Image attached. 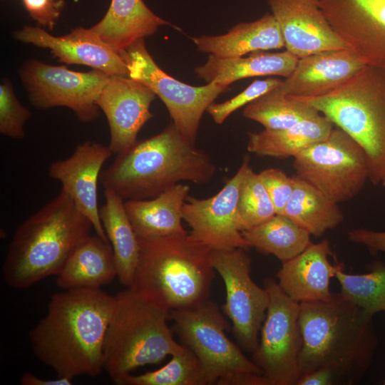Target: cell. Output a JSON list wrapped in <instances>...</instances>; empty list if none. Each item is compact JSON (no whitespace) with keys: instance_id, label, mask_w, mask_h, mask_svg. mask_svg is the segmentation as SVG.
I'll use <instances>...</instances> for the list:
<instances>
[{"instance_id":"cell-1","label":"cell","mask_w":385,"mask_h":385,"mask_svg":"<svg viewBox=\"0 0 385 385\" xmlns=\"http://www.w3.org/2000/svg\"><path fill=\"white\" fill-rule=\"evenodd\" d=\"M115 296L101 289H62L29 332L34 355L56 376L95 377L103 370V345Z\"/></svg>"},{"instance_id":"cell-2","label":"cell","mask_w":385,"mask_h":385,"mask_svg":"<svg viewBox=\"0 0 385 385\" xmlns=\"http://www.w3.org/2000/svg\"><path fill=\"white\" fill-rule=\"evenodd\" d=\"M299 322L303 340L299 376L330 367L343 384L360 381L378 346L373 316L339 293L329 301L299 303Z\"/></svg>"},{"instance_id":"cell-3","label":"cell","mask_w":385,"mask_h":385,"mask_svg":"<svg viewBox=\"0 0 385 385\" xmlns=\"http://www.w3.org/2000/svg\"><path fill=\"white\" fill-rule=\"evenodd\" d=\"M215 172L209 155L189 142L172 123L158 134L137 140L117 154L101 171L99 181L124 201L145 200L183 181L207 183Z\"/></svg>"},{"instance_id":"cell-4","label":"cell","mask_w":385,"mask_h":385,"mask_svg":"<svg viewBox=\"0 0 385 385\" xmlns=\"http://www.w3.org/2000/svg\"><path fill=\"white\" fill-rule=\"evenodd\" d=\"M138 241V262L130 288L139 297L170 312L210 299L215 270L209 247L188 232Z\"/></svg>"},{"instance_id":"cell-5","label":"cell","mask_w":385,"mask_h":385,"mask_svg":"<svg viewBox=\"0 0 385 385\" xmlns=\"http://www.w3.org/2000/svg\"><path fill=\"white\" fill-rule=\"evenodd\" d=\"M92 228L90 220L61 189L16 230L2 265L4 282L23 289L57 275Z\"/></svg>"},{"instance_id":"cell-6","label":"cell","mask_w":385,"mask_h":385,"mask_svg":"<svg viewBox=\"0 0 385 385\" xmlns=\"http://www.w3.org/2000/svg\"><path fill=\"white\" fill-rule=\"evenodd\" d=\"M169 319L170 312L142 299L130 287L115 296L103 345V370L113 382L183 347L174 339Z\"/></svg>"},{"instance_id":"cell-7","label":"cell","mask_w":385,"mask_h":385,"mask_svg":"<svg viewBox=\"0 0 385 385\" xmlns=\"http://www.w3.org/2000/svg\"><path fill=\"white\" fill-rule=\"evenodd\" d=\"M294 97L351 137L366 153L369 179L381 183L385 173V70L365 66L326 95Z\"/></svg>"},{"instance_id":"cell-8","label":"cell","mask_w":385,"mask_h":385,"mask_svg":"<svg viewBox=\"0 0 385 385\" xmlns=\"http://www.w3.org/2000/svg\"><path fill=\"white\" fill-rule=\"evenodd\" d=\"M170 317L182 344L200 361L208 385H223L227 379L242 372L264 375L228 338L227 322L215 302L207 299L191 309L172 311Z\"/></svg>"},{"instance_id":"cell-9","label":"cell","mask_w":385,"mask_h":385,"mask_svg":"<svg viewBox=\"0 0 385 385\" xmlns=\"http://www.w3.org/2000/svg\"><path fill=\"white\" fill-rule=\"evenodd\" d=\"M296 175L339 203L357 195L369 179L362 148L340 128L294 157Z\"/></svg>"},{"instance_id":"cell-10","label":"cell","mask_w":385,"mask_h":385,"mask_svg":"<svg viewBox=\"0 0 385 385\" xmlns=\"http://www.w3.org/2000/svg\"><path fill=\"white\" fill-rule=\"evenodd\" d=\"M128 76L148 87L166 106L173 123L190 143L195 142L200 120L205 111L229 86L208 83L193 86L167 74L148 51L144 39L133 43L120 53Z\"/></svg>"},{"instance_id":"cell-11","label":"cell","mask_w":385,"mask_h":385,"mask_svg":"<svg viewBox=\"0 0 385 385\" xmlns=\"http://www.w3.org/2000/svg\"><path fill=\"white\" fill-rule=\"evenodd\" d=\"M264 287L270 302L253 361L270 385H297L303 344L299 303L289 298L273 279H266Z\"/></svg>"},{"instance_id":"cell-12","label":"cell","mask_w":385,"mask_h":385,"mask_svg":"<svg viewBox=\"0 0 385 385\" xmlns=\"http://www.w3.org/2000/svg\"><path fill=\"white\" fill-rule=\"evenodd\" d=\"M19 72L29 101L35 108L67 107L83 123L98 117L97 102L109 78L107 73L96 69L74 71L36 59L26 61Z\"/></svg>"},{"instance_id":"cell-13","label":"cell","mask_w":385,"mask_h":385,"mask_svg":"<svg viewBox=\"0 0 385 385\" xmlns=\"http://www.w3.org/2000/svg\"><path fill=\"white\" fill-rule=\"evenodd\" d=\"M243 248L211 250L210 259L226 290L224 314L232 322V332L242 349L252 354L270 302L267 289L251 277V259Z\"/></svg>"},{"instance_id":"cell-14","label":"cell","mask_w":385,"mask_h":385,"mask_svg":"<svg viewBox=\"0 0 385 385\" xmlns=\"http://www.w3.org/2000/svg\"><path fill=\"white\" fill-rule=\"evenodd\" d=\"M250 166L246 155L236 173L217 194L202 199L187 197L183 220L191 228L190 234L211 250L250 247L242 235L237 215L240 185Z\"/></svg>"},{"instance_id":"cell-15","label":"cell","mask_w":385,"mask_h":385,"mask_svg":"<svg viewBox=\"0 0 385 385\" xmlns=\"http://www.w3.org/2000/svg\"><path fill=\"white\" fill-rule=\"evenodd\" d=\"M320 6L349 49L385 70V0H320Z\"/></svg>"},{"instance_id":"cell-16","label":"cell","mask_w":385,"mask_h":385,"mask_svg":"<svg viewBox=\"0 0 385 385\" xmlns=\"http://www.w3.org/2000/svg\"><path fill=\"white\" fill-rule=\"evenodd\" d=\"M156 95L141 82L124 76H110L98 99L108 122L113 154L137 142L138 133L153 115L150 111Z\"/></svg>"},{"instance_id":"cell-17","label":"cell","mask_w":385,"mask_h":385,"mask_svg":"<svg viewBox=\"0 0 385 385\" xmlns=\"http://www.w3.org/2000/svg\"><path fill=\"white\" fill-rule=\"evenodd\" d=\"M112 154L108 146L86 140L78 144L71 156L52 162L48 168V176L61 183V189L106 242L109 240L99 215L97 187L101 168Z\"/></svg>"},{"instance_id":"cell-18","label":"cell","mask_w":385,"mask_h":385,"mask_svg":"<svg viewBox=\"0 0 385 385\" xmlns=\"http://www.w3.org/2000/svg\"><path fill=\"white\" fill-rule=\"evenodd\" d=\"M280 28L286 51L298 58L348 48L335 32L320 0H267Z\"/></svg>"},{"instance_id":"cell-19","label":"cell","mask_w":385,"mask_h":385,"mask_svg":"<svg viewBox=\"0 0 385 385\" xmlns=\"http://www.w3.org/2000/svg\"><path fill=\"white\" fill-rule=\"evenodd\" d=\"M13 37L23 43L49 49L60 62L87 66L109 76H128L120 54L90 29L78 27L66 35L56 36L40 26H24L14 31Z\"/></svg>"},{"instance_id":"cell-20","label":"cell","mask_w":385,"mask_h":385,"mask_svg":"<svg viewBox=\"0 0 385 385\" xmlns=\"http://www.w3.org/2000/svg\"><path fill=\"white\" fill-rule=\"evenodd\" d=\"M366 65L350 49L324 51L299 58L279 88L288 95L311 97L338 88Z\"/></svg>"},{"instance_id":"cell-21","label":"cell","mask_w":385,"mask_h":385,"mask_svg":"<svg viewBox=\"0 0 385 385\" xmlns=\"http://www.w3.org/2000/svg\"><path fill=\"white\" fill-rule=\"evenodd\" d=\"M332 250L327 240L311 243L294 258L282 262L277 274L278 284L292 300L310 302L332 300L330 281L342 265L329 260Z\"/></svg>"},{"instance_id":"cell-22","label":"cell","mask_w":385,"mask_h":385,"mask_svg":"<svg viewBox=\"0 0 385 385\" xmlns=\"http://www.w3.org/2000/svg\"><path fill=\"white\" fill-rule=\"evenodd\" d=\"M189 185L178 183L158 196L124 201L128 216L138 238L150 239L185 233L183 208Z\"/></svg>"},{"instance_id":"cell-23","label":"cell","mask_w":385,"mask_h":385,"mask_svg":"<svg viewBox=\"0 0 385 385\" xmlns=\"http://www.w3.org/2000/svg\"><path fill=\"white\" fill-rule=\"evenodd\" d=\"M56 283L61 289H101L117 277L112 246L98 235H90L71 252Z\"/></svg>"},{"instance_id":"cell-24","label":"cell","mask_w":385,"mask_h":385,"mask_svg":"<svg viewBox=\"0 0 385 385\" xmlns=\"http://www.w3.org/2000/svg\"><path fill=\"white\" fill-rule=\"evenodd\" d=\"M167 25L172 26L155 14L143 0H111L104 17L90 29L120 53Z\"/></svg>"},{"instance_id":"cell-25","label":"cell","mask_w":385,"mask_h":385,"mask_svg":"<svg viewBox=\"0 0 385 385\" xmlns=\"http://www.w3.org/2000/svg\"><path fill=\"white\" fill-rule=\"evenodd\" d=\"M191 39L199 51L220 57L244 56L284 47L280 28L272 13H266L253 21L236 24L222 35Z\"/></svg>"},{"instance_id":"cell-26","label":"cell","mask_w":385,"mask_h":385,"mask_svg":"<svg viewBox=\"0 0 385 385\" xmlns=\"http://www.w3.org/2000/svg\"><path fill=\"white\" fill-rule=\"evenodd\" d=\"M298 58L287 51H263L239 57H220L209 54L206 63L195 68L196 75L207 83L229 86L236 81L256 76H278L287 78L295 68Z\"/></svg>"},{"instance_id":"cell-27","label":"cell","mask_w":385,"mask_h":385,"mask_svg":"<svg viewBox=\"0 0 385 385\" xmlns=\"http://www.w3.org/2000/svg\"><path fill=\"white\" fill-rule=\"evenodd\" d=\"M334 128V124L318 113L294 125L278 130L264 129L248 133L247 148L260 156L276 158L294 157L311 145L325 139Z\"/></svg>"},{"instance_id":"cell-28","label":"cell","mask_w":385,"mask_h":385,"mask_svg":"<svg viewBox=\"0 0 385 385\" xmlns=\"http://www.w3.org/2000/svg\"><path fill=\"white\" fill-rule=\"evenodd\" d=\"M105 202L100 218L111 243L117 277L125 287L132 285L139 257V241L124 205V200L111 190L104 189Z\"/></svg>"},{"instance_id":"cell-29","label":"cell","mask_w":385,"mask_h":385,"mask_svg":"<svg viewBox=\"0 0 385 385\" xmlns=\"http://www.w3.org/2000/svg\"><path fill=\"white\" fill-rule=\"evenodd\" d=\"M294 190L283 215L315 237L337 227L344 220L338 203L297 175Z\"/></svg>"},{"instance_id":"cell-30","label":"cell","mask_w":385,"mask_h":385,"mask_svg":"<svg viewBox=\"0 0 385 385\" xmlns=\"http://www.w3.org/2000/svg\"><path fill=\"white\" fill-rule=\"evenodd\" d=\"M250 247L288 261L311 243L310 234L283 214H275L262 224L242 232Z\"/></svg>"},{"instance_id":"cell-31","label":"cell","mask_w":385,"mask_h":385,"mask_svg":"<svg viewBox=\"0 0 385 385\" xmlns=\"http://www.w3.org/2000/svg\"><path fill=\"white\" fill-rule=\"evenodd\" d=\"M318 113L314 107L287 94L278 86L247 104L242 115L260 123L264 129L278 130Z\"/></svg>"},{"instance_id":"cell-32","label":"cell","mask_w":385,"mask_h":385,"mask_svg":"<svg viewBox=\"0 0 385 385\" xmlns=\"http://www.w3.org/2000/svg\"><path fill=\"white\" fill-rule=\"evenodd\" d=\"M170 356L171 359L158 369L139 375L130 374L114 383L117 385H208L200 361L188 347L183 345Z\"/></svg>"},{"instance_id":"cell-33","label":"cell","mask_w":385,"mask_h":385,"mask_svg":"<svg viewBox=\"0 0 385 385\" xmlns=\"http://www.w3.org/2000/svg\"><path fill=\"white\" fill-rule=\"evenodd\" d=\"M340 294L373 316L385 311V265L375 262L370 272L364 274H349L342 264L336 274Z\"/></svg>"},{"instance_id":"cell-34","label":"cell","mask_w":385,"mask_h":385,"mask_svg":"<svg viewBox=\"0 0 385 385\" xmlns=\"http://www.w3.org/2000/svg\"><path fill=\"white\" fill-rule=\"evenodd\" d=\"M275 214L274 204L258 173L250 166L241 183L237 202L242 232L262 224Z\"/></svg>"},{"instance_id":"cell-35","label":"cell","mask_w":385,"mask_h":385,"mask_svg":"<svg viewBox=\"0 0 385 385\" xmlns=\"http://www.w3.org/2000/svg\"><path fill=\"white\" fill-rule=\"evenodd\" d=\"M30 111L18 100L6 78L0 84V133L13 139L25 137L24 126L31 118Z\"/></svg>"},{"instance_id":"cell-36","label":"cell","mask_w":385,"mask_h":385,"mask_svg":"<svg viewBox=\"0 0 385 385\" xmlns=\"http://www.w3.org/2000/svg\"><path fill=\"white\" fill-rule=\"evenodd\" d=\"M282 81L283 80L274 77L255 80L233 98L222 103H212L207 109V112L215 123L222 124L235 111L246 106L260 96L277 88Z\"/></svg>"},{"instance_id":"cell-37","label":"cell","mask_w":385,"mask_h":385,"mask_svg":"<svg viewBox=\"0 0 385 385\" xmlns=\"http://www.w3.org/2000/svg\"><path fill=\"white\" fill-rule=\"evenodd\" d=\"M275 208L283 214L294 190V178L279 168H267L258 173Z\"/></svg>"},{"instance_id":"cell-38","label":"cell","mask_w":385,"mask_h":385,"mask_svg":"<svg viewBox=\"0 0 385 385\" xmlns=\"http://www.w3.org/2000/svg\"><path fill=\"white\" fill-rule=\"evenodd\" d=\"M30 16L39 26L52 31L64 7L63 0H22Z\"/></svg>"},{"instance_id":"cell-39","label":"cell","mask_w":385,"mask_h":385,"mask_svg":"<svg viewBox=\"0 0 385 385\" xmlns=\"http://www.w3.org/2000/svg\"><path fill=\"white\" fill-rule=\"evenodd\" d=\"M348 237L355 243L366 246L371 251L385 253V231L358 228L350 230Z\"/></svg>"},{"instance_id":"cell-40","label":"cell","mask_w":385,"mask_h":385,"mask_svg":"<svg viewBox=\"0 0 385 385\" xmlns=\"http://www.w3.org/2000/svg\"><path fill=\"white\" fill-rule=\"evenodd\" d=\"M343 384L339 374L332 368L321 367L299 376L297 385Z\"/></svg>"},{"instance_id":"cell-41","label":"cell","mask_w":385,"mask_h":385,"mask_svg":"<svg viewBox=\"0 0 385 385\" xmlns=\"http://www.w3.org/2000/svg\"><path fill=\"white\" fill-rule=\"evenodd\" d=\"M73 380L56 376L53 379H41L31 372H25L20 378L22 385H71Z\"/></svg>"},{"instance_id":"cell-42","label":"cell","mask_w":385,"mask_h":385,"mask_svg":"<svg viewBox=\"0 0 385 385\" xmlns=\"http://www.w3.org/2000/svg\"><path fill=\"white\" fill-rule=\"evenodd\" d=\"M381 183L383 185V186L385 188V173H384V175L383 176V178L381 181Z\"/></svg>"},{"instance_id":"cell-43","label":"cell","mask_w":385,"mask_h":385,"mask_svg":"<svg viewBox=\"0 0 385 385\" xmlns=\"http://www.w3.org/2000/svg\"><path fill=\"white\" fill-rule=\"evenodd\" d=\"M384 385H385V380L384 381V383H383Z\"/></svg>"}]
</instances>
